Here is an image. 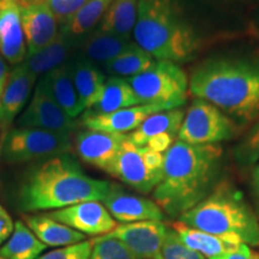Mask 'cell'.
Returning a JSON list of instances; mask_svg holds the SVG:
<instances>
[{
  "label": "cell",
  "mask_w": 259,
  "mask_h": 259,
  "mask_svg": "<svg viewBox=\"0 0 259 259\" xmlns=\"http://www.w3.org/2000/svg\"><path fill=\"white\" fill-rule=\"evenodd\" d=\"M156 63L150 54L139 48L137 45L126 51L121 56L103 65V70L114 77H135L145 72Z\"/></svg>",
  "instance_id": "30"
},
{
  "label": "cell",
  "mask_w": 259,
  "mask_h": 259,
  "mask_svg": "<svg viewBox=\"0 0 259 259\" xmlns=\"http://www.w3.org/2000/svg\"><path fill=\"white\" fill-rule=\"evenodd\" d=\"M189 93L246 125L259 118V58L216 57L200 64L189 79Z\"/></svg>",
  "instance_id": "2"
},
{
  "label": "cell",
  "mask_w": 259,
  "mask_h": 259,
  "mask_svg": "<svg viewBox=\"0 0 259 259\" xmlns=\"http://www.w3.org/2000/svg\"><path fill=\"white\" fill-rule=\"evenodd\" d=\"M15 223L9 212L0 205V245L4 244L14 232Z\"/></svg>",
  "instance_id": "37"
},
{
  "label": "cell",
  "mask_w": 259,
  "mask_h": 259,
  "mask_svg": "<svg viewBox=\"0 0 259 259\" xmlns=\"http://www.w3.org/2000/svg\"><path fill=\"white\" fill-rule=\"evenodd\" d=\"M139 0H113L96 30L131 37L137 21Z\"/></svg>",
  "instance_id": "27"
},
{
  "label": "cell",
  "mask_w": 259,
  "mask_h": 259,
  "mask_svg": "<svg viewBox=\"0 0 259 259\" xmlns=\"http://www.w3.org/2000/svg\"><path fill=\"white\" fill-rule=\"evenodd\" d=\"M112 184L85 174L69 154L42 161L25 174L18 191L23 211L63 209L88 200H103Z\"/></svg>",
  "instance_id": "3"
},
{
  "label": "cell",
  "mask_w": 259,
  "mask_h": 259,
  "mask_svg": "<svg viewBox=\"0 0 259 259\" xmlns=\"http://www.w3.org/2000/svg\"><path fill=\"white\" fill-rule=\"evenodd\" d=\"M210 259H259V252L252 250L251 246L241 244L235 250L226 252V253Z\"/></svg>",
  "instance_id": "36"
},
{
  "label": "cell",
  "mask_w": 259,
  "mask_h": 259,
  "mask_svg": "<svg viewBox=\"0 0 259 259\" xmlns=\"http://www.w3.org/2000/svg\"><path fill=\"white\" fill-rule=\"evenodd\" d=\"M93 240L90 259H137L118 239L102 235Z\"/></svg>",
  "instance_id": "31"
},
{
  "label": "cell",
  "mask_w": 259,
  "mask_h": 259,
  "mask_svg": "<svg viewBox=\"0 0 259 259\" xmlns=\"http://www.w3.org/2000/svg\"><path fill=\"white\" fill-rule=\"evenodd\" d=\"M16 124L17 127L44 128L63 134H72L77 127V122L53 99L44 77L38 80L30 102Z\"/></svg>",
  "instance_id": "10"
},
{
  "label": "cell",
  "mask_w": 259,
  "mask_h": 259,
  "mask_svg": "<svg viewBox=\"0 0 259 259\" xmlns=\"http://www.w3.org/2000/svg\"><path fill=\"white\" fill-rule=\"evenodd\" d=\"M0 259H5L4 257H2V255H0Z\"/></svg>",
  "instance_id": "42"
},
{
  "label": "cell",
  "mask_w": 259,
  "mask_h": 259,
  "mask_svg": "<svg viewBox=\"0 0 259 259\" xmlns=\"http://www.w3.org/2000/svg\"><path fill=\"white\" fill-rule=\"evenodd\" d=\"M0 3H2V0H0Z\"/></svg>",
  "instance_id": "43"
},
{
  "label": "cell",
  "mask_w": 259,
  "mask_h": 259,
  "mask_svg": "<svg viewBox=\"0 0 259 259\" xmlns=\"http://www.w3.org/2000/svg\"><path fill=\"white\" fill-rule=\"evenodd\" d=\"M54 221L88 235H107L115 228L116 221L99 200H88L46 213Z\"/></svg>",
  "instance_id": "12"
},
{
  "label": "cell",
  "mask_w": 259,
  "mask_h": 259,
  "mask_svg": "<svg viewBox=\"0 0 259 259\" xmlns=\"http://www.w3.org/2000/svg\"><path fill=\"white\" fill-rule=\"evenodd\" d=\"M173 229L187 247L209 259L235 250L239 245H241L240 242L192 228L180 221L173 223Z\"/></svg>",
  "instance_id": "23"
},
{
  "label": "cell",
  "mask_w": 259,
  "mask_h": 259,
  "mask_svg": "<svg viewBox=\"0 0 259 259\" xmlns=\"http://www.w3.org/2000/svg\"><path fill=\"white\" fill-rule=\"evenodd\" d=\"M112 218L121 223L139 221H162L164 212L155 200L126 192L112 184L111 190L102 200Z\"/></svg>",
  "instance_id": "15"
},
{
  "label": "cell",
  "mask_w": 259,
  "mask_h": 259,
  "mask_svg": "<svg viewBox=\"0 0 259 259\" xmlns=\"http://www.w3.org/2000/svg\"><path fill=\"white\" fill-rule=\"evenodd\" d=\"M71 148V134L44 128L16 127L4 136L0 156L5 163L18 164L67 154Z\"/></svg>",
  "instance_id": "7"
},
{
  "label": "cell",
  "mask_w": 259,
  "mask_h": 259,
  "mask_svg": "<svg viewBox=\"0 0 259 259\" xmlns=\"http://www.w3.org/2000/svg\"><path fill=\"white\" fill-rule=\"evenodd\" d=\"M112 2L113 0H88L69 23L60 28V30L76 40H82L99 25Z\"/></svg>",
  "instance_id": "29"
},
{
  "label": "cell",
  "mask_w": 259,
  "mask_h": 259,
  "mask_svg": "<svg viewBox=\"0 0 259 259\" xmlns=\"http://www.w3.org/2000/svg\"><path fill=\"white\" fill-rule=\"evenodd\" d=\"M46 247L23 221H17L11 236L0 247V255L5 259H37Z\"/></svg>",
  "instance_id": "28"
},
{
  "label": "cell",
  "mask_w": 259,
  "mask_h": 259,
  "mask_svg": "<svg viewBox=\"0 0 259 259\" xmlns=\"http://www.w3.org/2000/svg\"><path fill=\"white\" fill-rule=\"evenodd\" d=\"M93 246L94 240H84L78 244L64 246L47 252L37 259H90Z\"/></svg>",
  "instance_id": "35"
},
{
  "label": "cell",
  "mask_w": 259,
  "mask_h": 259,
  "mask_svg": "<svg viewBox=\"0 0 259 259\" xmlns=\"http://www.w3.org/2000/svg\"><path fill=\"white\" fill-rule=\"evenodd\" d=\"M163 162L164 154L148 147H138L126 138L109 176L138 192L150 193L162 179Z\"/></svg>",
  "instance_id": "9"
},
{
  "label": "cell",
  "mask_w": 259,
  "mask_h": 259,
  "mask_svg": "<svg viewBox=\"0 0 259 259\" xmlns=\"http://www.w3.org/2000/svg\"><path fill=\"white\" fill-rule=\"evenodd\" d=\"M126 79L142 105H185L189 77L179 64L156 60L148 71Z\"/></svg>",
  "instance_id": "6"
},
{
  "label": "cell",
  "mask_w": 259,
  "mask_h": 259,
  "mask_svg": "<svg viewBox=\"0 0 259 259\" xmlns=\"http://www.w3.org/2000/svg\"><path fill=\"white\" fill-rule=\"evenodd\" d=\"M250 187H251V197H252V203H253V209L259 219V162L258 163H255L253 168H252Z\"/></svg>",
  "instance_id": "38"
},
{
  "label": "cell",
  "mask_w": 259,
  "mask_h": 259,
  "mask_svg": "<svg viewBox=\"0 0 259 259\" xmlns=\"http://www.w3.org/2000/svg\"><path fill=\"white\" fill-rule=\"evenodd\" d=\"M168 227L162 221L121 223L107 234L118 239L137 259H161Z\"/></svg>",
  "instance_id": "11"
},
{
  "label": "cell",
  "mask_w": 259,
  "mask_h": 259,
  "mask_svg": "<svg viewBox=\"0 0 259 259\" xmlns=\"http://www.w3.org/2000/svg\"><path fill=\"white\" fill-rule=\"evenodd\" d=\"M171 108L173 107L168 105H138L108 113V114L84 113L80 122L84 127L89 130H100V131L126 135L127 132H132L139 127L150 115Z\"/></svg>",
  "instance_id": "16"
},
{
  "label": "cell",
  "mask_w": 259,
  "mask_h": 259,
  "mask_svg": "<svg viewBox=\"0 0 259 259\" xmlns=\"http://www.w3.org/2000/svg\"><path fill=\"white\" fill-rule=\"evenodd\" d=\"M77 95L84 109H90L101 99L106 85V76L95 64L80 56L67 61Z\"/></svg>",
  "instance_id": "19"
},
{
  "label": "cell",
  "mask_w": 259,
  "mask_h": 259,
  "mask_svg": "<svg viewBox=\"0 0 259 259\" xmlns=\"http://www.w3.org/2000/svg\"><path fill=\"white\" fill-rule=\"evenodd\" d=\"M24 220L30 231L46 246L64 247V246L78 244L87 239L82 233L74 231L69 226L54 221L53 219L48 218L46 213L24 216Z\"/></svg>",
  "instance_id": "24"
},
{
  "label": "cell",
  "mask_w": 259,
  "mask_h": 259,
  "mask_svg": "<svg viewBox=\"0 0 259 259\" xmlns=\"http://www.w3.org/2000/svg\"><path fill=\"white\" fill-rule=\"evenodd\" d=\"M9 78V70L8 66H6V61L4 58H3L2 54H0V87H5L6 82H8Z\"/></svg>",
  "instance_id": "39"
},
{
  "label": "cell",
  "mask_w": 259,
  "mask_h": 259,
  "mask_svg": "<svg viewBox=\"0 0 259 259\" xmlns=\"http://www.w3.org/2000/svg\"><path fill=\"white\" fill-rule=\"evenodd\" d=\"M27 56L42 50L58 37L60 27L45 0H29L21 6Z\"/></svg>",
  "instance_id": "14"
},
{
  "label": "cell",
  "mask_w": 259,
  "mask_h": 259,
  "mask_svg": "<svg viewBox=\"0 0 259 259\" xmlns=\"http://www.w3.org/2000/svg\"><path fill=\"white\" fill-rule=\"evenodd\" d=\"M4 88H5V87H0V99H2V95H3V92H4Z\"/></svg>",
  "instance_id": "41"
},
{
  "label": "cell",
  "mask_w": 259,
  "mask_h": 259,
  "mask_svg": "<svg viewBox=\"0 0 259 259\" xmlns=\"http://www.w3.org/2000/svg\"><path fill=\"white\" fill-rule=\"evenodd\" d=\"M235 160L241 166H254L259 162V121L236 145Z\"/></svg>",
  "instance_id": "32"
},
{
  "label": "cell",
  "mask_w": 259,
  "mask_h": 259,
  "mask_svg": "<svg viewBox=\"0 0 259 259\" xmlns=\"http://www.w3.org/2000/svg\"><path fill=\"white\" fill-rule=\"evenodd\" d=\"M0 54L5 61L16 66L27 57L21 5L15 0H2L0 3Z\"/></svg>",
  "instance_id": "18"
},
{
  "label": "cell",
  "mask_w": 259,
  "mask_h": 259,
  "mask_svg": "<svg viewBox=\"0 0 259 259\" xmlns=\"http://www.w3.org/2000/svg\"><path fill=\"white\" fill-rule=\"evenodd\" d=\"M138 105H142V103L136 96L127 79L112 76L106 80L105 89H103L100 101L85 113L87 114H108V113Z\"/></svg>",
  "instance_id": "26"
},
{
  "label": "cell",
  "mask_w": 259,
  "mask_h": 259,
  "mask_svg": "<svg viewBox=\"0 0 259 259\" xmlns=\"http://www.w3.org/2000/svg\"><path fill=\"white\" fill-rule=\"evenodd\" d=\"M44 79L53 99L70 118L74 119L82 114L84 108L77 95L67 63L45 74Z\"/></svg>",
  "instance_id": "25"
},
{
  "label": "cell",
  "mask_w": 259,
  "mask_h": 259,
  "mask_svg": "<svg viewBox=\"0 0 259 259\" xmlns=\"http://www.w3.org/2000/svg\"><path fill=\"white\" fill-rule=\"evenodd\" d=\"M239 125L215 105L194 99L185 111L178 141L192 145H212L233 139Z\"/></svg>",
  "instance_id": "8"
},
{
  "label": "cell",
  "mask_w": 259,
  "mask_h": 259,
  "mask_svg": "<svg viewBox=\"0 0 259 259\" xmlns=\"http://www.w3.org/2000/svg\"><path fill=\"white\" fill-rule=\"evenodd\" d=\"M223 149L176 141L164 153L163 173L154 200L168 216L179 219L205 199L220 183Z\"/></svg>",
  "instance_id": "1"
},
{
  "label": "cell",
  "mask_w": 259,
  "mask_h": 259,
  "mask_svg": "<svg viewBox=\"0 0 259 259\" xmlns=\"http://www.w3.org/2000/svg\"><path fill=\"white\" fill-rule=\"evenodd\" d=\"M134 41L155 60L183 64L192 60L200 37L179 0H139Z\"/></svg>",
  "instance_id": "4"
},
{
  "label": "cell",
  "mask_w": 259,
  "mask_h": 259,
  "mask_svg": "<svg viewBox=\"0 0 259 259\" xmlns=\"http://www.w3.org/2000/svg\"><path fill=\"white\" fill-rule=\"evenodd\" d=\"M184 116L185 111L181 107L155 113L139 127L127 135L128 141L138 147H145L148 142L156 136L173 135L178 137Z\"/></svg>",
  "instance_id": "22"
},
{
  "label": "cell",
  "mask_w": 259,
  "mask_h": 259,
  "mask_svg": "<svg viewBox=\"0 0 259 259\" xmlns=\"http://www.w3.org/2000/svg\"><path fill=\"white\" fill-rule=\"evenodd\" d=\"M15 2H16V3H18V4L21 5V6H23V5L27 4V3L29 2V0H15Z\"/></svg>",
  "instance_id": "40"
},
{
  "label": "cell",
  "mask_w": 259,
  "mask_h": 259,
  "mask_svg": "<svg viewBox=\"0 0 259 259\" xmlns=\"http://www.w3.org/2000/svg\"><path fill=\"white\" fill-rule=\"evenodd\" d=\"M127 135L85 128L74 137V150L85 163L111 173Z\"/></svg>",
  "instance_id": "13"
},
{
  "label": "cell",
  "mask_w": 259,
  "mask_h": 259,
  "mask_svg": "<svg viewBox=\"0 0 259 259\" xmlns=\"http://www.w3.org/2000/svg\"><path fill=\"white\" fill-rule=\"evenodd\" d=\"M80 41L82 40H76L60 30L58 37L52 44L35 53L28 54L23 65L36 76L46 74L66 64L72 51L79 46Z\"/></svg>",
  "instance_id": "21"
},
{
  "label": "cell",
  "mask_w": 259,
  "mask_h": 259,
  "mask_svg": "<svg viewBox=\"0 0 259 259\" xmlns=\"http://www.w3.org/2000/svg\"><path fill=\"white\" fill-rule=\"evenodd\" d=\"M36 78V74L30 72L23 64L15 66L9 73L0 99V127L4 136L10 131L16 116L24 108Z\"/></svg>",
  "instance_id": "17"
},
{
  "label": "cell",
  "mask_w": 259,
  "mask_h": 259,
  "mask_svg": "<svg viewBox=\"0 0 259 259\" xmlns=\"http://www.w3.org/2000/svg\"><path fill=\"white\" fill-rule=\"evenodd\" d=\"M161 259H205V257L187 247L177 232L173 228H168L161 247Z\"/></svg>",
  "instance_id": "33"
},
{
  "label": "cell",
  "mask_w": 259,
  "mask_h": 259,
  "mask_svg": "<svg viewBox=\"0 0 259 259\" xmlns=\"http://www.w3.org/2000/svg\"><path fill=\"white\" fill-rule=\"evenodd\" d=\"M45 2L53 12L59 27L63 28L85 5L88 0H45Z\"/></svg>",
  "instance_id": "34"
},
{
  "label": "cell",
  "mask_w": 259,
  "mask_h": 259,
  "mask_svg": "<svg viewBox=\"0 0 259 259\" xmlns=\"http://www.w3.org/2000/svg\"><path fill=\"white\" fill-rule=\"evenodd\" d=\"M136 46L134 38L93 30L79 42L80 57L105 65Z\"/></svg>",
  "instance_id": "20"
},
{
  "label": "cell",
  "mask_w": 259,
  "mask_h": 259,
  "mask_svg": "<svg viewBox=\"0 0 259 259\" xmlns=\"http://www.w3.org/2000/svg\"><path fill=\"white\" fill-rule=\"evenodd\" d=\"M178 221L240 244L259 246L257 213L229 181H220L205 199L183 213Z\"/></svg>",
  "instance_id": "5"
}]
</instances>
